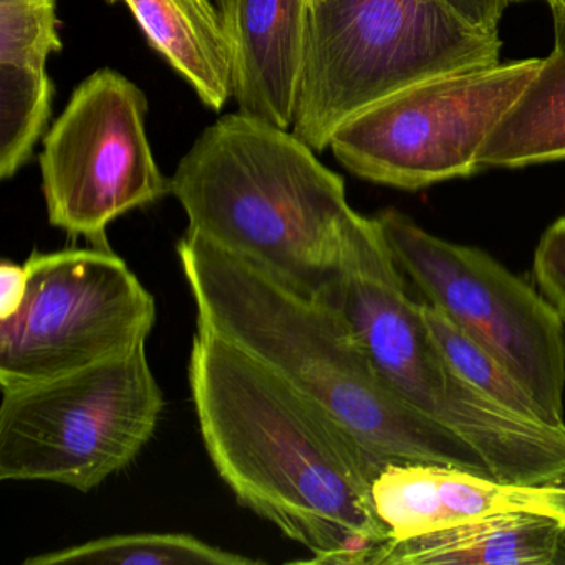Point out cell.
Segmentation results:
<instances>
[{
    "label": "cell",
    "mask_w": 565,
    "mask_h": 565,
    "mask_svg": "<svg viewBox=\"0 0 565 565\" xmlns=\"http://www.w3.org/2000/svg\"><path fill=\"white\" fill-rule=\"evenodd\" d=\"M188 383L207 456L241 505L307 548L302 564L373 565L390 539L372 499L382 469L343 429L204 330Z\"/></svg>",
    "instance_id": "obj_1"
},
{
    "label": "cell",
    "mask_w": 565,
    "mask_h": 565,
    "mask_svg": "<svg viewBox=\"0 0 565 565\" xmlns=\"http://www.w3.org/2000/svg\"><path fill=\"white\" fill-rule=\"evenodd\" d=\"M178 260L198 330L236 347L347 433L380 469L443 465L492 476L462 439L406 405L339 310L210 241L184 233Z\"/></svg>",
    "instance_id": "obj_2"
},
{
    "label": "cell",
    "mask_w": 565,
    "mask_h": 565,
    "mask_svg": "<svg viewBox=\"0 0 565 565\" xmlns=\"http://www.w3.org/2000/svg\"><path fill=\"white\" fill-rule=\"evenodd\" d=\"M171 194L188 234L243 257L306 296L335 276L356 211L345 183L292 130L231 114L181 158Z\"/></svg>",
    "instance_id": "obj_3"
},
{
    "label": "cell",
    "mask_w": 565,
    "mask_h": 565,
    "mask_svg": "<svg viewBox=\"0 0 565 565\" xmlns=\"http://www.w3.org/2000/svg\"><path fill=\"white\" fill-rule=\"evenodd\" d=\"M319 296L339 310L393 392L471 446L498 481L539 488L565 471V429L509 412L448 362L375 217L355 214L335 276Z\"/></svg>",
    "instance_id": "obj_4"
},
{
    "label": "cell",
    "mask_w": 565,
    "mask_h": 565,
    "mask_svg": "<svg viewBox=\"0 0 565 565\" xmlns=\"http://www.w3.org/2000/svg\"><path fill=\"white\" fill-rule=\"evenodd\" d=\"M498 31L469 24L446 0H319L290 130L316 151L366 108L413 85L501 64Z\"/></svg>",
    "instance_id": "obj_5"
},
{
    "label": "cell",
    "mask_w": 565,
    "mask_h": 565,
    "mask_svg": "<svg viewBox=\"0 0 565 565\" xmlns=\"http://www.w3.org/2000/svg\"><path fill=\"white\" fill-rule=\"evenodd\" d=\"M163 408L147 343L87 369L6 386L0 479L94 491L138 458Z\"/></svg>",
    "instance_id": "obj_6"
},
{
    "label": "cell",
    "mask_w": 565,
    "mask_h": 565,
    "mask_svg": "<svg viewBox=\"0 0 565 565\" xmlns=\"http://www.w3.org/2000/svg\"><path fill=\"white\" fill-rule=\"evenodd\" d=\"M396 266L459 329L488 349L565 429L564 320L542 294L476 247L428 233L402 211L376 214Z\"/></svg>",
    "instance_id": "obj_7"
},
{
    "label": "cell",
    "mask_w": 565,
    "mask_h": 565,
    "mask_svg": "<svg viewBox=\"0 0 565 565\" xmlns=\"http://www.w3.org/2000/svg\"><path fill=\"white\" fill-rule=\"evenodd\" d=\"M541 64L529 58L413 85L343 124L329 148L355 177L399 190L471 177L489 135Z\"/></svg>",
    "instance_id": "obj_8"
},
{
    "label": "cell",
    "mask_w": 565,
    "mask_h": 565,
    "mask_svg": "<svg viewBox=\"0 0 565 565\" xmlns=\"http://www.w3.org/2000/svg\"><path fill=\"white\" fill-rule=\"evenodd\" d=\"M24 307L0 322V385L54 379L147 343L157 302L111 249L35 250Z\"/></svg>",
    "instance_id": "obj_9"
},
{
    "label": "cell",
    "mask_w": 565,
    "mask_h": 565,
    "mask_svg": "<svg viewBox=\"0 0 565 565\" xmlns=\"http://www.w3.org/2000/svg\"><path fill=\"white\" fill-rule=\"evenodd\" d=\"M148 98L120 72L85 78L44 137L39 167L49 223L110 249L118 217L171 194L147 135Z\"/></svg>",
    "instance_id": "obj_10"
},
{
    "label": "cell",
    "mask_w": 565,
    "mask_h": 565,
    "mask_svg": "<svg viewBox=\"0 0 565 565\" xmlns=\"http://www.w3.org/2000/svg\"><path fill=\"white\" fill-rule=\"evenodd\" d=\"M239 114L290 130L306 61L307 0H214Z\"/></svg>",
    "instance_id": "obj_11"
},
{
    "label": "cell",
    "mask_w": 565,
    "mask_h": 565,
    "mask_svg": "<svg viewBox=\"0 0 565 565\" xmlns=\"http://www.w3.org/2000/svg\"><path fill=\"white\" fill-rule=\"evenodd\" d=\"M373 508L388 541L505 511L554 512L537 488L443 465H390L372 482Z\"/></svg>",
    "instance_id": "obj_12"
},
{
    "label": "cell",
    "mask_w": 565,
    "mask_h": 565,
    "mask_svg": "<svg viewBox=\"0 0 565 565\" xmlns=\"http://www.w3.org/2000/svg\"><path fill=\"white\" fill-rule=\"evenodd\" d=\"M565 518L505 511L388 541L373 565H554Z\"/></svg>",
    "instance_id": "obj_13"
},
{
    "label": "cell",
    "mask_w": 565,
    "mask_h": 565,
    "mask_svg": "<svg viewBox=\"0 0 565 565\" xmlns=\"http://www.w3.org/2000/svg\"><path fill=\"white\" fill-rule=\"evenodd\" d=\"M127 6L157 54L210 110L233 97L230 49L213 0H107Z\"/></svg>",
    "instance_id": "obj_14"
},
{
    "label": "cell",
    "mask_w": 565,
    "mask_h": 565,
    "mask_svg": "<svg viewBox=\"0 0 565 565\" xmlns=\"http://www.w3.org/2000/svg\"><path fill=\"white\" fill-rule=\"evenodd\" d=\"M558 160H565V54L554 51L489 135L478 163L522 168Z\"/></svg>",
    "instance_id": "obj_15"
},
{
    "label": "cell",
    "mask_w": 565,
    "mask_h": 565,
    "mask_svg": "<svg viewBox=\"0 0 565 565\" xmlns=\"http://www.w3.org/2000/svg\"><path fill=\"white\" fill-rule=\"evenodd\" d=\"M259 565L264 561L224 551L180 532H141L92 539L61 551L45 552L25 565Z\"/></svg>",
    "instance_id": "obj_16"
},
{
    "label": "cell",
    "mask_w": 565,
    "mask_h": 565,
    "mask_svg": "<svg viewBox=\"0 0 565 565\" xmlns=\"http://www.w3.org/2000/svg\"><path fill=\"white\" fill-rule=\"evenodd\" d=\"M55 87L47 68L0 65V178L11 180L31 161L47 131Z\"/></svg>",
    "instance_id": "obj_17"
},
{
    "label": "cell",
    "mask_w": 565,
    "mask_h": 565,
    "mask_svg": "<svg viewBox=\"0 0 565 565\" xmlns=\"http://www.w3.org/2000/svg\"><path fill=\"white\" fill-rule=\"evenodd\" d=\"M422 310L433 339L462 379L509 412L551 426L544 409L531 392L488 349L459 329L436 307L422 302Z\"/></svg>",
    "instance_id": "obj_18"
},
{
    "label": "cell",
    "mask_w": 565,
    "mask_h": 565,
    "mask_svg": "<svg viewBox=\"0 0 565 565\" xmlns=\"http://www.w3.org/2000/svg\"><path fill=\"white\" fill-rule=\"evenodd\" d=\"M57 0H0V65L47 68L62 51Z\"/></svg>",
    "instance_id": "obj_19"
},
{
    "label": "cell",
    "mask_w": 565,
    "mask_h": 565,
    "mask_svg": "<svg viewBox=\"0 0 565 565\" xmlns=\"http://www.w3.org/2000/svg\"><path fill=\"white\" fill-rule=\"evenodd\" d=\"M534 274L542 296L565 323V217L542 234L534 254Z\"/></svg>",
    "instance_id": "obj_20"
},
{
    "label": "cell",
    "mask_w": 565,
    "mask_h": 565,
    "mask_svg": "<svg viewBox=\"0 0 565 565\" xmlns=\"http://www.w3.org/2000/svg\"><path fill=\"white\" fill-rule=\"evenodd\" d=\"M29 292V270L25 264L4 259L0 263V322L11 320L24 307Z\"/></svg>",
    "instance_id": "obj_21"
},
{
    "label": "cell",
    "mask_w": 565,
    "mask_h": 565,
    "mask_svg": "<svg viewBox=\"0 0 565 565\" xmlns=\"http://www.w3.org/2000/svg\"><path fill=\"white\" fill-rule=\"evenodd\" d=\"M537 489L545 502L565 518V471L547 484L539 486Z\"/></svg>",
    "instance_id": "obj_22"
},
{
    "label": "cell",
    "mask_w": 565,
    "mask_h": 565,
    "mask_svg": "<svg viewBox=\"0 0 565 565\" xmlns=\"http://www.w3.org/2000/svg\"><path fill=\"white\" fill-rule=\"evenodd\" d=\"M548 6H551L552 19H554V51L565 54V0H558Z\"/></svg>",
    "instance_id": "obj_23"
},
{
    "label": "cell",
    "mask_w": 565,
    "mask_h": 565,
    "mask_svg": "<svg viewBox=\"0 0 565 565\" xmlns=\"http://www.w3.org/2000/svg\"><path fill=\"white\" fill-rule=\"evenodd\" d=\"M565 564V522L562 525L561 535H558L557 551H555L554 565Z\"/></svg>",
    "instance_id": "obj_24"
},
{
    "label": "cell",
    "mask_w": 565,
    "mask_h": 565,
    "mask_svg": "<svg viewBox=\"0 0 565 565\" xmlns=\"http://www.w3.org/2000/svg\"><path fill=\"white\" fill-rule=\"evenodd\" d=\"M512 2H519V0H512ZM547 4H552V2H558V0H545Z\"/></svg>",
    "instance_id": "obj_25"
},
{
    "label": "cell",
    "mask_w": 565,
    "mask_h": 565,
    "mask_svg": "<svg viewBox=\"0 0 565 565\" xmlns=\"http://www.w3.org/2000/svg\"><path fill=\"white\" fill-rule=\"evenodd\" d=\"M307 2H309V6H310V4H316V2H319V0H307Z\"/></svg>",
    "instance_id": "obj_26"
}]
</instances>
